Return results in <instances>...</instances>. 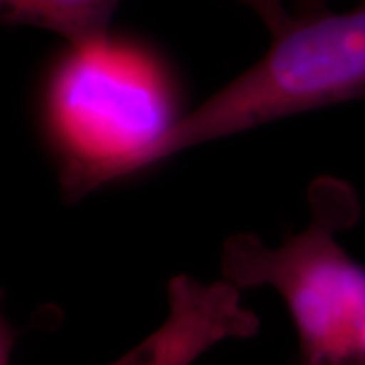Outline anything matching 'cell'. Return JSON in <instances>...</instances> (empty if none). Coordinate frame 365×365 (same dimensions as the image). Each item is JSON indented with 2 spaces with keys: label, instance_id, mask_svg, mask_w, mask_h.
<instances>
[{
  "label": "cell",
  "instance_id": "1",
  "mask_svg": "<svg viewBox=\"0 0 365 365\" xmlns=\"http://www.w3.org/2000/svg\"><path fill=\"white\" fill-rule=\"evenodd\" d=\"M180 115L171 83L148 54L125 44L71 48L46 88V124L61 156L70 202L139 173Z\"/></svg>",
  "mask_w": 365,
  "mask_h": 365
},
{
  "label": "cell",
  "instance_id": "2",
  "mask_svg": "<svg viewBox=\"0 0 365 365\" xmlns=\"http://www.w3.org/2000/svg\"><path fill=\"white\" fill-rule=\"evenodd\" d=\"M365 98V0L293 14L249 70L178 118L139 173L195 145L274 120Z\"/></svg>",
  "mask_w": 365,
  "mask_h": 365
},
{
  "label": "cell",
  "instance_id": "3",
  "mask_svg": "<svg viewBox=\"0 0 365 365\" xmlns=\"http://www.w3.org/2000/svg\"><path fill=\"white\" fill-rule=\"evenodd\" d=\"M312 200L313 220L279 247L252 234L230 237L223 277L281 296L298 333V365H365V266L336 240L357 218V200L339 181L319 182Z\"/></svg>",
  "mask_w": 365,
  "mask_h": 365
},
{
  "label": "cell",
  "instance_id": "4",
  "mask_svg": "<svg viewBox=\"0 0 365 365\" xmlns=\"http://www.w3.org/2000/svg\"><path fill=\"white\" fill-rule=\"evenodd\" d=\"M259 318L228 279L202 282L181 274L168 286V314L149 336L110 365H193L225 340L250 339Z\"/></svg>",
  "mask_w": 365,
  "mask_h": 365
},
{
  "label": "cell",
  "instance_id": "5",
  "mask_svg": "<svg viewBox=\"0 0 365 365\" xmlns=\"http://www.w3.org/2000/svg\"><path fill=\"white\" fill-rule=\"evenodd\" d=\"M122 0H0L6 24L31 26L65 38L71 48L108 39V26Z\"/></svg>",
  "mask_w": 365,
  "mask_h": 365
},
{
  "label": "cell",
  "instance_id": "6",
  "mask_svg": "<svg viewBox=\"0 0 365 365\" xmlns=\"http://www.w3.org/2000/svg\"><path fill=\"white\" fill-rule=\"evenodd\" d=\"M261 19L269 34H279L293 19V12L286 6L287 0H242Z\"/></svg>",
  "mask_w": 365,
  "mask_h": 365
},
{
  "label": "cell",
  "instance_id": "7",
  "mask_svg": "<svg viewBox=\"0 0 365 365\" xmlns=\"http://www.w3.org/2000/svg\"><path fill=\"white\" fill-rule=\"evenodd\" d=\"M294 6L293 14H304V12H313L319 11V9H327L330 0H291Z\"/></svg>",
  "mask_w": 365,
  "mask_h": 365
}]
</instances>
